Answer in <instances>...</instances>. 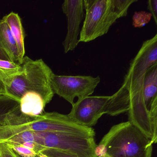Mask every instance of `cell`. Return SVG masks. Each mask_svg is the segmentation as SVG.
I'll list each match as a JSON object with an SVG mask.
<instances>
[{
    "instance_id": "6da1fadb",
    "label": "cell",
    "mask_w": 157,
    "mask_h": 157,
    "mask_svg": "<svg viewBox=\"0 0 157 157\" xmlns=\"http://www.w3.org/2000/svg\"><path fill=\"white\" fill-rule=\"evenodd\" d=\"M24 131L65 132L92 138H94L95 135L94 129L91 127L78 124L68 115L57 112L33 116L23 113L19 107L0 117V141Z\"/></svg>"
},
{
    "instance_id": "7a4b0ae2",
    "label": "cell",
    "mask_w": 157,
    "mask_h": 157,
    "mask_svg": "<svg viewBox=\"0 0 157 157\" xmlns=\"http://www.w3.org/2000/svg\"><path fill=\"white\" fill-rule=\"evenodd\" d=\"M21 66L18 72L0 76L5 85L6 95L19 101L27 94H38L49 103L55 94L51 87L52 70L43 59L33 60L25 56Z\"/></svg>"
},
{
    "instance_id": "3957f363",
    "label": "cell",
    "mask_w": 157,
    "mask_h": 157,
    "mask_svg": "<svg viewBox=\"0 0 157 157\" xmlns=\"http://www.w3.org/2000/svg\"><path fill=\"white\" fill-rule=\"evenodd\" d=\"M153 143L129 121L113 126L103 137L95 151L97 157H151Z\"/></svg>"
},
{
    "instance_id": "277c9868",
    "label": "cell",
    "mask_w": 157,
    "mask_h": 157,
    "mask_svg": "<svg viewBox=\"0 0 157 157\" xmlns=\"http://www.w3.org/2000/svg\"><path fill=\"white\" fill-rule=\"evenodd\" d=\"M72 106L69 117L78 124L87 127L95 125L104 114L115 116L122 113V99L119 91L112 96L81 98Z\"/></svg>"
},
{
    "instance_id": "5b68a950",
    "label": "cell",
    "mask_w": 157,
    "mask_h": 157,
    "mask_svg": "<svg viewBox=\"0 0 157 157\" xmlns=\"http://www.w3.org/2000/svg\"><path fill=\"white\" fill-rule=\"evenodd\" d=\"M83 5L86 13L79 43H88L106 34L120 18L112 0H83Z\"/></svg>"
},
{
    "instance_id": "8992f818",
    "label": "cell",
    "mask_w": 157,
    "mask_h": 157,
    "mask_svg": "<svg viewBox=\"0 0 157 157\" xmlns=\"http://www.w3.org/2000/svg\"><path fill=\"white\" fill-rule=\"evenodd\" d=\"M33 132L35 142L45 148L67 151L78 157H97L94 138L65 132Z\"/></svg>"
},
{
    "instance_id": "52a82bcc",
    "label": "cell",
    "mask_w": 157,
    "mask_h": 157,
    "mask_svg": "<svg viewBox=\"0 0 157 157\" xmlns=\"http://www.w3.org/2000/svg\"><path fill=\"white\" fill-rule=\"evenodd\" d=\"M100 81L99 76H62L54 73L51 77V84L54 94L72 105L76 97L81 99L92 94Z\"/></svg>"
},
{
    "instance_id": "ba28073f",
    "label": "cell",
    "mask_w": 157,
    "mask_h": 157,
    "mask_svg": "<svg viewBox=\"0 0 157 157\" xmlns=\"http://www.w3.org/2000/svg\"><path fill=\"white\" fill-rule=\"evenodd\" d=\"M62 9L67 20V32L63 42L64 52L73 51L79 43L80 26L84 16L83 0H65Z\"/></svg>"
},
{
    "instance_id": "9c48e42d",
    "label": "cell",
    "mask_w": 157,
    "mask_h": 157,
    "mask_svg": "<svg viewBox=\"0 0 157 157\" xmlns=\"http://www.w3.org/2000/svg\"><path fill=\"white\" fill-rule=\"evenodd\" d=\"M142 94L146 110L157 119V64L151 67L145 73Z\"/></svg>"
},
{
    "instance_id": "30bf717a",
    "label": "cell",
    "mask_w": 157,
    "mask_h": 157,
    "mask_svg": "<svg viewBox=\"0 0 157 157\" xmlns=\"http://www.w3.org/2000/svg\"><path fill=\"white\" fill-rule=\"evenodd\" d=\"M0 48L8 55L12 61L21 64L16 42L9 25L2 19L0 20Z\"/></svg>"
},
{
    "instance_id": "8fae6325",
    "label": "cell",
    "mask_w": 157,
    "mask_h": 157,
    "mask_svg": "<svg viewBox=\"0 0 157 157\" xmlns=\"http://www.w3.org/2000/svg\"><path fill=\"white\" fill-rule=\"evenodd\" d=\"M2 20L7 23L10 27L12 34L17 44L22 63L23 59L25 55V47L24 32L21 18L18 13L12 12L4 16Z\"/></svg>"
},
{
    "instance_id": "7c38bea8",
    "label": "cell",
    "mask_w": 157,
    "mask_h": 157,
    "mask_svg": "<svg viewBox=\"0 0 157 157\" xmlns=\"http://www.w3.org/2000/svg\"><path fill=\"white\" fill-rule=\"evenodd\" d=\"M20 102L8 95H0V117L20 107Z\"/></svg>"
},
{
    "instance_id": "4fadbf2b",
    "label": "cell",
    "mask_w": 157,
    "mask_h": 157,
    "mask_svg": "<svg viewBox=\"0 0 157 157\" xmlns=\"http://www.w3.org/2000/svg\"><path fill=\"white\" fill-rule=\"evenodd\" d=\"M21 64L10 60L0 59V76H9L21 70Z\"/></svg>"
},
{
    "instance_id": "5bb4252c",
    "label": "cell",
    "mask_w": 157,
    "mask_h": 157,
    "mask_svg": "<svg viewBox=\"0 0 157 157\" xmlns=\"http://www.w3.org/2000/svg\"><path fill=\"white\" fill-rule=\"evenodd\" d=\"M137 1V0H112L116 11L120 18L126 16L130 5Z\"/></svg>"
},
{
    "instance_id": "9a60e30c",
    "label": "cell",
    "mask_w": 157,
    "mask_h": 157,
    "mask_svg": "<svg viewBox=\"0 0 157 157\" xmlns=\"http://www.w3.org/2000/svg\"><path fill=\"white\" fill-rule=\"evenodd\" d=\"M152 15L145 11L136 12L133 16V25L136 28L144 27L149 22Z\"/></svg>"
},
{
    "instance_id": "2e32d148",
    "label": "cell",
    "mask_w": 157,
    "mask_h": 157,
    "mask_svg": "<svg viewBox=\"0 0 157 157\" xmlns=\"http://www.w3.org/2000/svg\"><path fill=\"white\" fill-rule=\"evenodd\" d=\"M9 146L21 157H36V156H39V154L35 151L25 147L22 145H12Z\"/></svg>"
},
{
    "instance_id": "e0dca14e",
    "label": "cell",
    "mask_w": 157,
    "mask_h": 157,
    "mask_svg": "<svg viewBox=\"0 0 157 157\" xmlns=\"http://www.w3.org/2000/svg\"><path fill=\"white\" fill-rule=\"evenodd\" d=\"M45 157H78L67 151L51 148H46L41 152Z\"/></svg>"
},
{
    "instance_id": "ac0fdd59",
    "label": "cell",
    "mask_w": 157,
    "mask_h": 157,
    "mask_svg": "<svg viewBox=\"0 0 157 157\" xmlns=\"http://www.w3.org/2000/svg\"><path fill=\"white\" fill-rule=\"evenodd\" d=\"M0 157H21L4 142H0Z\"/></svg>"
},
{
    "instance_id": "d6986e66",
    "label": "cell",
    "mask_w": 157,
    "mask_h": 157,
    "mask_svg": "<svg viewBox=\"0 0 157 157\" xmlns=\"http://www.w3.org/2000/svg\"><path fill=\"white\" fill-rule=\"evenodd\" d=\"M147 9L150 11L152 17L154 19L156 25L157 24V1L149 0L148 1Z\"/></svg>"
},
{
    "instance_id": "ffe728a7",
    "label": "cell",
    "mask_w": 157,
    "mask_h": 157,
    "mask_svg": "<svg viewBox=\"0 0 157 157\" xmlns=\"http://www.w3.org/2000/svg\"><path fill=\"white\" fill-rule=\"evenodd\" d=\"M6 94L5 87L2 80L0 78V95Z\"/></svg>"
},
{
    "instance_id": "44dd1931",
    "label": "cell",
    "mask_w": 157,
    "mask_h": 157,
    "mask_svg": "<svg viewBox=\"0 0 157 157\" xmlns=\"http://www.w3.org/2000/svg\"><path fill=\"white\" fill-rule=\"evenodd\" d=\"M0 59L11 61L8 55L4 51H2V49L1 48H0Z\"/></svg>"
},
{
    "instance_id": "7402d4cb",
    "label": "cell",
    "mask_w": 157,
    "mask_h": 157,
    "mask_svg": "<svg viewBox=\"0 0 157 157\" xmlns=\"http://www.w3.org/2000/svg\"><path fill=\"white\" fill-rule=\"evenodd\" d=\"M98 157H111L109 155H107V154H105L104 155H101V156H99Z\"/></svg>"
},
{
    "instance_id": "603a6c76",
    "label": "cell",
    "mask_w": 157,
    "mask_h": 157,
    "mask_svg": "<svg viewBox=\"0 0 157 157\" xmlns=\"http://www.w3.org/2000/svg\"><path fill=\"white\" fill-rule=\"evenodd\" d=\"M36 157H39V156H36Z\"/></svg>"
}]
</instances>
